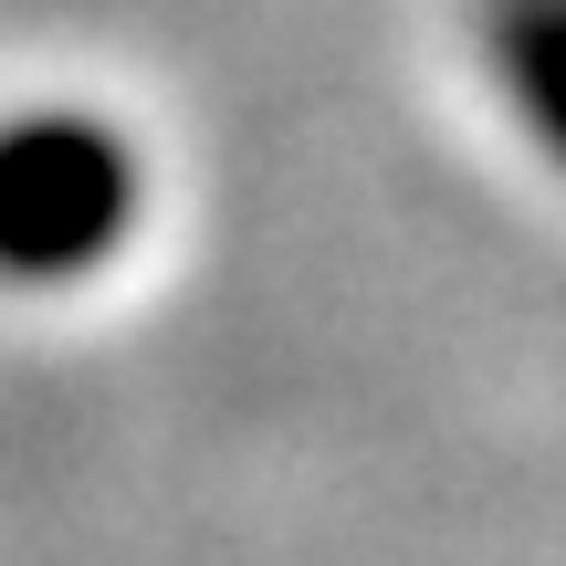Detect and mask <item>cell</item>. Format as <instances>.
I'll return each instance as SVG.
<instances>
[{
    "mask_svg": "<svg viewBox=\"0 0 566 566\" xmlns=\"http://www.w3.org/2000/svg\"><path fill=\"white\" fill-rule=\"evenodd\" d=\"M483 63L514 95L525 137L566 168V0H483Z\"/></svg>",
    "mask_w": 566,
    "mask_h": 566,
    "instance_id": "obj_2",
    "label": "cell"
},
{
    "mask_svg": "<svg viewBox=\"0 0 566 566\" xmlns=\"http://www.w3.org/2000/svg\"><path fill=\"white\" fill-rule=\"evenodd\" d=\"M137 231V147L105 116L0 126V283H84Z\"/></svg>",
    "mask_w": 566,
    "mask_h": 566,
    "instance_id": "obj_1",
    "label": "cell"
}]
</instances>
